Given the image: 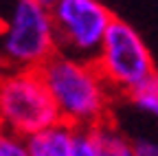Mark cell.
<instances>
[{"label":"cell","instance_id":"277c9868","mask_svg":"<svg viewBox=\"0 0 158 156\" xmlns=\"http://www.w3.org/2000/svg\"><path fill=\"white\" fill-rule=\"evenodd\" d=\"M94 62L114 92L123 99L156 73L154 57L141 33L118 18L112 20Z\"/></svg>","mask_w":158,"mask_h":156},{"label":"cell","instance_id":"52a82bcc","mask_svg":"<svg viewBox=\"0 0 158 156\" xmlns=\"http://www.w3.org/2000/svg\"><path fill=\"white\" fill-rule=\"evenodd\" d=\"M90 130H92L97 150L101 156H136L134 139H130L112 119L99 123L97 128H90Z\"/></svg>","mask_w":158,"mask_h":156},{"label":"cell","instance_id":"5b68a950","mask_svg":"<svg viewBox=\"0 0 158 156\" xmlns=\"http://www.w3.org/2000/svg\"><path fill=\"white\" fill-rule=\"evenodd\" d=\"M51 11L59 51L94 62L114 20L103 0H57Z\"/></svg>","mask_w":158,"mask_h":156},{"label":"cell","instance_id":"8fae6325","mask_svg":"<svg viewBox=\"0 0 158 156\" xmlns=\"http://www.w3.org/2000/svg\"><path fill=\"white\" fill-rule=\"evenodd\" d=\"M136 156H158V141L152 136H138L134 139Z\"/></svg>","mask_w":158,"mask_h":156},{"label":"cell","instance_id":"7c38bea8","mask_svg":"<svg viewBox=\"0 0 158 156\" xmlns=\"http://www.w3.org/2000/svg\"><path fill=\"white\" fill-rule=\"evenodd\" d=\"M37 2H42V5H46V7H53L57 0H37Z\"/></svg>","mask_w":158,"mask_h":156},{"label":"cell","instance_id":"6da1fadb","mask_svg":"<svg viewBox=\"0 0 158 156\" xmlns=\"http://www.w3.org/2000/svg\"><path fill=\"white\" fill-rule=\"evenodd\" d=\"M40 70L64 121L79 130H90L112 119V108L118 95L99 70L97 62L57 51Z\"/></svg>","mask_w":158,"mask_h":156},{"label":"cell","instance_id":"ba28073f","mask_svg":"<svg viewBox=\"0 0 158 156\" xmlns=\"http://www.w3.org/2000/svg\"><path fill=\"white\" fill-rule=\"evenodd\" d=\"M125 99L130 101V106L134 110H138L141 114L149 116L158 123V70L145 79L136 90H132Z\"/></svg>","mask_w":158,"mask_h":156},{"label":"cell","instance_id":"7a4b0ae2","mask_svg":"<svg viewBox=\"0 0 158 156\" xmlns=\"http://www.w3.org/2000/svg\"><path fill=\"white\" fill-rule=\"evenodd\" d=\"M59 51L51 7L37 0H2V68H42Z\"/></svg>","mask_w":158,"mask_h":156},{"label":"cell","instance_id":"8992f818","mask_svg":"<svg viewBox=\"0 0 158 156\" xmlns=\"http://www.w3.org/2000/svg\"><path fill=\"white\" fill-rule=\"evenodd\" d=\"M77 130L79 128L59 119L57 123L27 136L31 156H73Z\"/></svg>","mask_w":158,"mask_h":156},{"label":"cell","instance_id":"30bf717a","mask_svg":"<svg viewBox=\"0 0 158 156\" xmlns=\"http://www.w3.org/2000/svg\"><path fill=\"white\" fill-rule=\"evenodd\" d=\"M73 156H101V154H99V150H97L92 130H88V128L77 130V141H75V152H73Z\"/></svg>","mask_w":158,"mask_h":156},{"label":"cell","instance_id":"3957f363","mask_svg":"<svg viewBox=\"0 0 158 156\" xmlns=\"http://www.w3.org/2000/svg\"><path fill=\"white\" fill-rule=\"evenodd\" d=\"M57 103L40 68L5 70L0 84V123L2 130L31 136L57 123Z\"/></svg>","mask_w":158,"mask_h":156},{"label":"cell","instance_id":"9c48e42d","mask_svg":"<svg viewBox=\"0 0 158 156\" xmlns=\"http://www.w3.org/2000/svg\"><path fill=\"white\" fill-rule=\"evenodd\" d=\"M0 156H31L27 136L2 130V136H0Z\"/></svg>","mask_w":158,"mask_h":156}]
</instances>
